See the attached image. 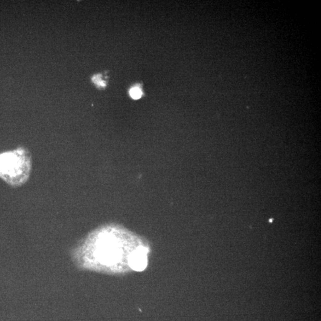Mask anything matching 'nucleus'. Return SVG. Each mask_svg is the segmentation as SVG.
I'll return each mask as SVG.
<instances>
[{
    "label": "nucleus",
    "instance_id": "1",
    "mask_svg": "<svg viewBox=\"0 0 321 321\" xmlns=\"http://www.w3.org/2000/svg\"><path fill=\"white\" fill-rule=\"evenodd\" d=\"M31 158L28 152L20 148L0 154V177L11 185L18 186L28 178Z\"/></svg>",
    "mask_w": 321,
    "mask_h": 321
},
{
    "label": "nucleus",
    "instance_id": "2",
    "mask_svg": "<svg viewBox=\"0 0 321 321\" xmlns=\"http://www.w3.org/2000/svg\"><path fill=\"white\" fill-rule=\"evenodd\" d=\"M95 255L98 261L103 265H112L118 256L116 243L112 235L105 232L99 235L97 240Z\"/></svg>",
    "mask_w": 321,
    "mask_h": 321
},
{
    "label": "nucleus",
    "instance_id": "3",
    "mask_svg": "<svg viewBox=\"0 0 321 321\" xmlns=\"http://www.w3.org/2000/svg\"><path fill=\"white\" fill-rule=\"evenodd\" d=\"M129 265L136 271H142L147 265L146 251L143 249L134 251L129 258Z\"/></svg>",
    "mask_w": 321,
    "mask_h": 321
},
{
    "label": "nucleus",
    "instance_id": "4",
    "mask_svg": "<svg viewBox=\"0 0 321 321\" xmlns=\"http://www.w3.org/2000/svg\"><path fill=\"white\" fill-rule=\"evenodd\" d=\"M130 95L134 99H139L142 95V92L139 88H133L130 90Z\"/></svg>",
    "mask_w": 321,
    "mask_h": 321
}]
</instances>
